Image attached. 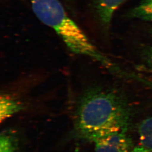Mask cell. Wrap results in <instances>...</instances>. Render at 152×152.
I'll list each match as a JSON object with an SVG mask.
<instances>
[{
    "label": "cell",
    "mask_w": 152,
    "mask_h": 152,
    "mask_svg": "<svg viewBox=\"0 0 152 152\" xmlns=\"http://www.w3.org/2000/svg\"><path fill=\"white\" fill-rule=\"evenodd\" d=\"M16 140L13 135L8 133H3L0 136V152H15Z\"/></svg>",
    "instance_id": "obj_8"
},
{
    "label": "cell",
    "mask_w": 152,
    "mask_h": 152,
    "mask_svg": "<svg viewBox=\"0 0 152 152\" xmlns=\"http://www.w3.org/2000/svg\"><path fill=\"white\" fill-rule=\"evenodd\" d=\"M96 152H130L134 147L126 132H119L99 138L93 142Z\"/></svg>",
    "instance_id": "obj_3"
},
{
    "label": "cell",
    "mask_w": 152,
    "mask_h": 152,
    "mask_svg": "<svg viewBox=\"0 0 152 152\" xmlns=\"http://www.w3.org/2000/svg\"><path fill=\"white\" fill-rule=\"evenodd\" d=\"M151 33H152V30H151Z\"/></svg>",
    "instance_id": "obj_11"
},
{
    "label": "cell",
    "mask_w": 152,
    "mask_h": 152,
    "mask_svg": "<svg viewBox=\"0 0 152 152\" xmlns=\"http://www.w3.org/2000/svg\"><path fill=\"white\" fill-rule=\"evenodd\" d=\"M23 105L8 96H1L0 99V121L3 122L23 110Z\"/></svg>",
    "instance_id": "obj_5"
},
{
    "label": "cell",
    "mask_w": 152,
    "mask_h": 152,
    "mask_svg": "<svg viewBox=\"0 0 152 152\" xmlns=\"http://www.w3.org/2000/svg\"><path fill=\"white\" fill-rule=\"evenodd\" d=\"M28 1L37 18L54 30L70 51L91 58L108 69L116 68L69 17L59 0Z\"/></svg>",
    "instance_id": "obj_2"
},
{
    "label": "cell",
    "mask_w": 152,
    "mask_h": 152,
    "mask_svg": "<svg viewBox=\"0 0 152 152\" xmlns=\"http://www.w3.org/2000/svg\"><path fill=\"white\" fill-rule=\"evenodd\" d=\"M141 146L152 152V117L143 121L138 128Z\"/></svg>",
    "instance_id": "obj_7"
},
{
    "label": "cell",
    "mask_w": 152,
    "mask_h": 152,
    "mask_svg": "<svg viewBox=\"0 0 152 152\" xmlns=\"http://www.w3.org/2000/svg\"><path fill=\"white\" fill-rule=\"evenodd\" d=\"M126 16L131 18L152 21V0H144L129 10Z\"/></svg>",
    "instance_id": "obj_6"
},
{
    "label": "cell",
    "mask_w": 152,
    "mask_h": 152,
    "mask_svg": "<svg viewBox=\"0 0 152 152\" xmlns=\"http://www.w3.org/2000/svg\"><path fill=\"white\" fill-rule=\"evenodd\" d=\"M130 152H152L148 150L145 149L141 145L139 146L136 147L133 149Z\"/></svg>",
    "instance_id": "obj_10"
},
{
    "label": "cell",
    "mask_w": 152,
    "mask_h": 152,
    "mask_svg": "<svg viewBox=\"0 0 152 152\" xmlns=\"http://www.w3.org/2000/svg\"><path fill=\"white\" fill-rule=\"evenodd\" d=\"M130 109L126 99L114 90L94 87L79 98L75 111V132L93 142L109 134L126 132Z\"/></svg>",
    "instance_id": "obj_1"
},
{
    "label": "cell",
    "mask_w": 152,
    "mask_h": 152,
    "mask_svg": "<svg viewBox=\"0 0 152 152\" xmlns=\"http://www.w3.org/2000/svg\"><path fill=\"white\" fill-rule=\"evenodd\" d=\"M126 0H93V6L99 21L104 29L109 28L114 13Z\"/></svg>",
    "instance_id": "obj_4"
},
{
    "label": "cell",
    "mask_w": 152,
    "mask_h": 152,
    "mask_svg": "<svg viewBox=\"0 0 152 152\" xmlns=\"http://www.w3.org/2000/svg\"><path fill=\"white\" fill-rule=\"evenodd\" d=\"M142 59L144 67L152 72V46H146L142 49Z\"/></svg>",
    "instance_id": "obj_9"
}]
</instances>
